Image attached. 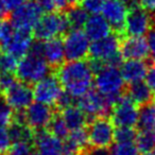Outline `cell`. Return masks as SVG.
<instances>
[{
  "mask_svg": "<svg viewBox=\"0 0 155 155\" xmlns=\"http://www.w3.org/2000/svg\"><path fill=\"white\" fill-rule=\"evenodd\" d=\"M62 86L73 98L82 97L93 85L94 72L88 61H67L53 71Z\"/></svg>",
  "mask_w": 155,
  "mask_h": 155,
  "instance_id": "6da1fadb",
  "label": "cell"
},
{
  "mask_svg": "<svg viewBox=\"0 0 155 155\" xmlns=\"http://www.w3.org/2000/svg\"><path fill=\"white\" fill-rule=\"evenodd\" d=\"M124 83L118 67L105 65L96 73L95 84L97 91L106 96L113 105H115L124 94Z\"/></svg>",
  "mask_w": 155,
  "mask_h": 155,
  "instance_id": "7a4b0ae2",
  "label": "cell"
},
{
  "mask_svg": "<svg viewBox=\"0 0 155 155\" xmlns=\"http://www.w3.org/2000/svg\"><path fill=\"white\" fill-rule=\"evenodd\" d=\"M69 29V22L63 12H48L34 27L33 36L37 41H46L55 37H64Z\"/></svg>",
  "mask_w": 155,
  "mask_h": 155,
  "instance_id": "3957f363",
  "label": "cell"
},
{
  "mask_svg": "<svg viewBox=\"0 0 155 155\" xmlns=\"http://www.w3.org/2000/svg\"><path fill=\"white\" fill-rule=\"evenodd\" d=\"M121 37L115 32L103 38L93 41L89 46V56L104 62L106 65L118 67L122 64V55L120 53Z\"/></svg>",
  "mask_w": 155,
  "mask_h": 155,
  "instance_id": "277c9868",
  "label": "cell"
},
{
  "mask_svg": "<svg viewBox=\"0 0 155 155\" xmlns=\"http://www.w3.org/2000/svg\"><path fill=\"white\" fill-rule=\"evenodd\" d=\"M50 66L41 54L30 52L20 58L16 69V77L19 81L32 85L50 73Z\"/></svg>",
  "mask_w": 155,
  "mask_h": 155,
  "instance_id": "5b68a950",
  "label": "cell"
},
{
  "mask_svg": "<svg viewBox=\"0 0 155 155\" xmlns=\"http://www.w3.org/2000/svg\"><path fill=\"white\" fill-rule=\"evenodd\" d=\"M124 36H143L154 27V16L142 9L138 0L127 3Z\"/></svg>",
  "mask_w": 155,
  "mask_h": 155,
  "instance_id": "8992f818",
  "label": "cell"
},
{
  "mask_svg": "<svg viewBox=\"0 0 155 155\" xmlns=\"http://www.w3.org/2000/svg\"><path fill=\"white\" fill-rule=\"evenodd\" d=\"M44 15V9L36 0L27 1L9 15V21L15 30L32 32Z\"/></svg>",
  "mask_w": 155,
  "mask_h": 155,
  "instance_id": "52a82bcc",
  "label": "cell"
},
{
  "mask_svg": "<svg viewBox=\"0 0 155 155\" xmlns=\"http://www.w3.org/2000/svg\"><path fill=\"white\" fill-rule=\"evenodd\" d=\"M78 106L88 116L89 119L100 116H110V113L114 107L106 96L94 89H89L85 95L79 98Z\"/></svg>",
  "mask_w": 155,
  "mask_h": 155,
  "instance_id": "ba28073f",
  "label": "cell"
},
{
  "mask_svg": "<svg viewBox=\"0 0 155 155\" xmlns=\"http://www.w3.org/2000/svg\"><path fill=\"white\" fill-rule=\"evenodd\" d=\"M87 133L91 147L108 148L114 141V124L108 117L100 116L91 119Z\"/></svg>",
  "mask_w": 155,
  "mask_h": 155,
  "instance_id": "9c48e42d",
  "label": "cell"
},
{
  "mask_svg": "<svg viewBox=\"0 0 155 155\" xmlns=\"http://www.w3.org/2000/svg\"><path fill=\"white\" fill-rule=\"evenodd\" d=\"M67 61L86 60L89 55V38L82 29H72L63 37Z\"/></svg>",
  "mask_w": 155,
  "mask_h": 155,
  "instance_id": "30bf717a",
  "label": "cell"
},
{
  "mask_svg": "<svg viewBox=\"0 0 155 155\" xmlns=\"http://www.w3.org/2000/svg\"><path fill=\"white\" fill-rule=\"evenodd\" d=\"M138 114L137 105L124 93L113 107L110 120L116 127H134L137 124Z\"/></svg>",
  "mask_w": 155,
  "mask_h": 155,
  "instance_id": "8fae6325",
  "label": "cell"
},
{
  "mask_svg": "<svg viewBox=\"0 0 155 155\" xmlns=\"http://www.w3.org/2000/svg\"><path fill=\"white\" fill-rule=\"evenodd\" d=\"M103 17L108 21L113 32L124 37V25L127 14V5L124 0H104Z\"/></svg>",
  "mask_w": 155,
  "mask_h": 155,
  "instance_id": "7c38bea8",
  "label": "cell"
},
{
  "mask_svg": "<svg viewBox=\"0 0 155 155\" xmlns=\"http://www.w3.org/2000/svg\"><path fill=\"white\" fill-rule=\"evenodd\" d=\"M62 91V84L54 72L36 82L33 87V94L36 101L50 106L55 105Z\"/></svg>",
  "mask_w": 155,
  "mask_h": 155,
  "instance_id": "4fadbf2b",
  "label": "cell"
},
{
  "mask_svg": "<svg viewBox=\"0 0 155 155\" xmlns=\"http://www.w3.org/2000/svg\"><path fill=\"white\" fill-rule=\"evenodd\" d=\"M3 96L14 110H26L32 103L34 98L33 88L31 85L19 80H17V82Z\"/></svg>",
  "mask_w": 155,
  "mask_h": 155,
  "instance_id": "5bb4252c",
  "label": "cell"
},
{
  "mask_svg": "<svg viewBox=\"0 0 155 155\" xmlns=\"http://www.w3.org/2000/svg\"><path fill=\"white\" fill-rule=\"evenodd\" d=\"M54 114L53 108L50 105L44 104L41 102H32L25 110L26 122L31 129L41 130L46 129Z\"/></svg>",
  "mask_w": 155,
  "mask_h": 155,
  "instance_id": "9a60e30c",
  "label": "cell"
},
{
  "mask_svg": "<svg viewBox=\"0 0 155 155\" xmlns=\"http://www.w3.org/2000/svg\"><path fill=\"white\" fill-rule=\"evenodd\" d=\"M33 44V33L14 29L13 34L1 47L5 52L12 54L14 58H22L29 53Z\"/></svg>",
  "mask_w": 155,
  "mask_h": 155,
  "instance_id": "2e32d148",
  "label": "cell"
},
{
  "mask_svg": "<svg viewBox=\"0 0 155 155\" xmlns=\"http://www.w3.org/2000/svg\"><path fill=\"white\" fill-rule=\"evenodd\" d=\"M120 53L124 60H146L149 56L147 39L142 36H124L120 41Z\"/></svg>",
  "mask_w": 155,
  "mask_h": 155,
  "instance_id": "e0dca14e",
  "label": "cell"
},
{
  "mask_svg": "<svg viewBox=\"0 0 155 155\" xmlns=\"http://www.w3.org/2000/svg\"><path fill=\"white\" fill-rule=\"evenodd\" d=\"M34 144L41 155H63L62 139L52 135L48 130H35Z\"/></svg>",
  "mask_w": 155,
  "mask_h": 155,
  "instance_id": "ac0fdd59",
  "label": "cell"
},
{
  "mask_svg": "<svg viewBox=\"0 0 155 155\" xmlns=\"http://www.w3.org/2000/svg\"><path fill=\"white\" fill-rule=\"evenodd\" d=\"M44 58L52 69V72L64 64L66 56L63 37H55L44 43Z\"/></svg>",
  "mask_w": 155,
  "mask_h": 155,
  "instance_id": "d6986e66",
  "label": "cell"
},
{
  "mask_svg": "<svg viewBox=\"0 0 155 155\" xmlns=\"http://www.w3.org/2000/svg\"><path fill=\"white\" fill-rule=\"evenodd\" d=\"M149 67L150 65L146 60H125L121 64L120 72L124 82L131 84L143 80L147 77Z\"/></svg>",
  "mask_w": 155,
  "mask_h": 155,
  "instance_id": "ffe728a7",
  "label": "cell"
},
{
  "mask_svg": "<svg viewBox=\"0 0 155 155\" xmlns=\"http://www.w3.org/2000/svg\"><path fill=\"white\" fill-rule=\"evenodd\" d=\"M124 93L137 106H143L155 101V93L147 82L138 81L125 86Z\"/></svg>",
  "mask_w": 155,
  "mask_h": 155,
  "instance_id": "44dd1931",
  "label": "cell"
},
{
  "mask_svg": "<svg viewBox=\"0 0 155 155\" xmlns=\"http://www.w3.org/2000/svg\"><path fill=\"white\" fill-rule=\"evenodd\" d=\"M84 28L87 37L91 41L103 38L113 32L112 27L107 20L103 16H100L99 14H96L88 18Z\"/></svg>",
  "mask_w": 155,
  "mask_h": 155,
  "instance_id": "7402d4cb",
  "label": "cell"
},
{
  "mask_svg": "<svg viewBox=\"0 0 155 155\" xmlns=\"http://www.w3.org/2000/svg\"><path fill=\"white\" fill-rule=\"evenodd\" d=\"M62 116L70 131L83 129L89 123V118L79 106L70 105L65 110H61Z\"/></svg>",
  "mask_w": 155,
  "mask_h": 155,
  "instance_id": "603a6c76",
  "label": "cell"
},
{
  "mask_svg": "<svg viewBox=\"0 0 155 155\" xmlns=\"http://www.w3.org/2000/svg\"><path fill=\"white\" fill-rule=\"evenodd\" d=\"M9 136L12 143L17 142H34V130L31 129L28 124H21V123L12 121L9 125Z\"/></svg>",
  "mask_w": 155,
  "mask_h": 155,
  "instance_id": "cb8c5ba5",
  "label": "cell"
},
{
  "mask_svg": "<svg viewBox=\"0 0 155 155\" xmlns=\"http://www.w3.org/2000/svg\"><path fill=\"white\" fill-rule=\"evenodd\" d=\"M140 131H155V104L154 102L140 106L137 124Z\"/></svg>",
  "mask_w": 155,
  "mask_h": 155,
  "instance_id": "d4e9b609",
  "label": "cell"
},
{
  "mask_svg": "<svg viewBox=\"0 0 155 155\" xmlns=\"http://www.w3.org/2000/svg\"><path fill=\"white\" fill-rule=\"evenodd\" d=\"M66 17L71 29H82L88 19V13L82 5H71L66 10Z\"/></svg>",
  "mask_w": 155,
  "mask_h": 155,
  "instance_id": "484cf974",
  "label": "cell"
},
{
  "mask_svg": "<svg viewBox=\"0 0 155 155\" xmlns=\"http://www.w3.org/2000/svg\"><path fill=\"white\" fill-rule=\"evenodd\" d=\"M48 131L54 135L55 137L60 138V139H65L68 137L69 131L66 122H65L64 118H63L62 114L60 113V110L54 112L53 116H52L51 120H50L49 124L47 127Z\"/></svg>",
  "mask_w": 155,
  "mask_h": 155,
  "instance_id": "4316f807",
  "label": "cell"
},
{
  "mask_svg": "<svg viewBox=\"0 0 155 155\" xmlns=\"http://www.w3.org/2000/svg\"><path fill=\"white\" fill-rule=\"evenodd\" d=\"M135 141L139 152L150 153L155 147V131H140Z\"/></svg>",
  "mask_w": 155,
  "mask_h": 155,
  "instance_id": "83f0119b",
  "label": "cell"
},
{
  "mask_svg": "<svg viewBox=\"0 0 155 155\" xmlns=\"http://www.w3.org/2000/svg\"><path fill=\"white\" fill-rule=\"evenodd\" d=\"M67 139L72 141L73 143H74L75 146L79 147L83 152H85V151L89 148L88 133H87V131L85 130V127L71 131V133H69Z\"/></svg>",
  "mask_w": 155,
  "mask_h": 155,
  "instance_id": "f1b7e54d",
  "label": "cell"
},
{
  "mask_svg": "<svg viewBox=\"0 0 155 155\" xmlns=\"http://www.w3.org/2000/svg\"><path fill=\"white\" fill-rule=\"evenodd\" d=\"M137 134L133 127H117L114 133V140L116 142H134Z\"/></svg>",
  "mask_w": 155,
  "mask_h": 155,
  "instance_id": "f546056e",
  "label": "cell"
},
{
  "mask_svg": "<svg viewBox=\"0 0 155 155\" xmlns=\"http://www.w3.org/2000/svg\"><path fill=\"white\" fill-rule=\"evenodd\" d=\"M14 118V110L7 102L5 96L0 95V127H8Z\"/></svg>",
  "mask_w": 155,
  "mask_h": 155,
  "instance_id": "4dcf8cb0",
  "label": "cell"
},
{
  "mask_svg": "<svg viewBox=\"0 0 155 155\" xmlns=\"http://www.w3.org/2000/svg\"><path fill=\"white\" fill-rule=\"evenodd\" d=\"M110 155H139L134 142H116L110 148Z\"/></svg>",
  "mask_w": 155,
  "mask_h": 155,
  "instance_id": "1f68e13d",
  "label": "cell"
},
{
  "mask_svg": "<svg viewBox=\"0 0 155 155\" xmlns=\"http://www.w3.org/2000/svg\"><path fill=\"white\" fill-rule=\"evenodd\" d=\"M18 66L17 58H14L12 54L8 52L0 53V71L1 72H11L14 73Z\"/></svg>",
  "mask_w": 155,
  "mask_h": 155,
  "instance_id": "d6a6232c",
  "label": "cell"
},
{
  "mask_svg": "<svg viewBox=\"0 0 155 155\" xmlns=\"http://www.w3.org/2000/svg\"><path fill=\"white\" fill-rule=\"evenodd\" d=\"M44 11L63 12L68 9V0H38Z\"/></svg>",
  "mask_w": 155,
  "mask_h": 155,
  "instance_id": "836d02e7",
  "label": "cell"
},
{
  "mask_svg": "<svg viewBox=\"0 0 155 155\" xmlns=\"http://www.w3.org/2000/svg\"><path fill=\"white\" fill-rule=\"evenodd\" d=\"M17 77L11 72H1L0 71V95H5L16 82Z\"/></svg>",
  "mask_w": 155,
  "mask_h": 155,
  "instance_id": "e575fe53",
  "label": "cell"
},
{
  "mask_svg": "<svg viewBox=\"0 0 155 155\" xmlns=\"http://www.w3.org/2000/svg\"><path fill=\"white\" fill-rule=\"evenodd\" d=\"M13 32L14 28L9 21V18H0V45L2 46L11 37Z\"/></svg>",
  "mask_w": 155,
  "mask_h": 155,
  "instance_id": "d590c367",
  "label": "cell"
},
{
  "mask_svg": "<svg viewBox=\"0 0 155 155\" xmlns=\"http://www.w3.org/2000/svg\"><path fill=\"white\" fill-rule=\"evenodd\" d=\"M104 5V0H83L81 2L82 8L87 12L91 13L93 15L99 14L100 12H102Z\"/></svg>",
  "mask_w": 155,
  "mask_h": 155,
  "instance_id": "8d00e7d4",
  "label": "cell"
},
{
  "mask_svg": "<svg viewBox=\"0 0 155 155\" xmlns=\"http://www.w3.org/2000/svg\"><path fill=\"white\" fill-rule=\"evenodd\" d=\"M32 150V143L30 142H17L11 146L9 155H28Z\"/></svg>",
  "mask_w": 155,
  "mask_h": 155,
  "instance_id": "74e56055",
  "label": "cell"
},
{
  "mask_svg": "<svg viewBox=\"0 0 155 155\" xmlns=\"http://www.w3.org/2000/svg\"><path fill=\"white\" fill-rule=\"evenodd\" d=\"M73 99L74 98L72 97V96L70 95V94H68L66 91H62V94L60 95V97H58V101H56L55 103V108L56 110H65V108H67L68 106L70 105H73Z\"/></svg>",
  "mask_w": 155,
  "mask_h": 155,
  "instance_id": "f35d334b",
  "label": "cell"
},
{
  "mask_svg": "<svg viewBox=\"0 0 155 155\" xmlns=\"http://www.w3.org/2000/svg\"><path fill=\"white\" fill-rule=\"evenodd\" d=\"M11 139L5 127H0V154H3L11 148Z\"/></svg>",
  "mask_w": 155,
  "mask_h": 155,
  "instance_id": "ab89813d",
  "label": "cell"
},
{
  "mask_svg": "<svg viewBox=\"0 0 155 155\" xmlns=\"http://www.w3.org/2000/svg\"><path fill=\"white\" fill-rule=\"evenodd\" d=\"M147 43L149 47V55L152 60V63H155V27H153L148 32Z\"/></svg>",
  "mask_w": 155,
  "mask_h": 155,
  "instance_id": "60d3db41",
  "label": "cell"
},
{
  "mask_svg": "<svg viewBox=\"0 0 155 155\" xmlns=\"http://www.w3.org/2000/svg\"><path fill=\"white\" fill-rule=\"evenodd\" d=\"M84 155H110V151L107 148L102 147H91L84 152Z\"/></svg>",
  "mask_w": 155,
  "mask_h": 155,
  "instance_id": "b9f144b4",
  "label": "cell"
},
{
  "mask_svg": "<svg viewBox=\"0 0 155 155\" xmlns=\"http://www.w3.org/2000/svg\"><path fill=\"white\" fill-rule=\"evenodd\" d=\"M147 83L149 86L152 88V91L155 93V63H152L149 67L148 73H147Z\"/></svg>",
  "mask_w": 155,
  "mask_h": 155,
  "instance_id": "7bdbcfd3",
  "label": "cell"
},
{
  "mask_svg": "<svg viewBox=\"0 0 155 155\" xmlns=\"http://www.w3.org/2000/svg\"><path fill=\"white\" fill-rule=\"evenodd\" d=\"M142 9L146 10L151 15L155 16V0H138Z\"/></svg>",
  "mask_w": 155,
  "mask_h": 155,
  "instance_id": "ee69618b",
  "label": "cell"
},
{
  "mask_svg": "<svg viewBox=\"0 0 155 155\" xmlns=\"http://www.w3.org/2000/svg\"><path fill=\"white\" fill-rule=\"evenodd\" d=\"M25 2H27V0H5V5H7L8 11L10 12L18 9Z\"/></svg>",
  "mask_w": 155,
  "mask_h": 155,
  "instance_id": "f6af8a7d",
  "label": "cell"
},
{
  "mask_svg": "<svg viewBox=\"0 0 155 155\" xmlns=\"http://www.w3.org/2000/svg\"><path fill=\"white\" fill-rule=\"evenodd\" d=\"M9 13L5 5V0H0V18H9Z\"/></svg>",
  "mask_w": 155,
  "mask_h": 155,
  "instance_id": "bcb514c9",
  "label": "cell"
},
{
  "mask_svg": "<svg viewBox=\"0 0 155 155\" xmlns=\"http://www.w3.org/2000/svg\"><path fill=\"white\" fill-rule=\"evenodd\" d=\"M82 1L83 0H68L69 7H71V5H80Z\"/></svg>",
  "mask_w": 155,
  "mask_h": 155,
  "instance_id": "7dc6e473",
  "label": "cell"
},
{
  "mask_svg": "<svg viewBox=\"0 0 155 155\" xmlns=\"http://www.w3.org/2000/svg\"><path fill=\"white\" fill-rule=\"evenodd\" d=\"M28 155H41V154H39V153L37 152V151H34V150H32V151H31L30 153H29Z\"/></svg>",
  "mask_w": 155,
  "mask_h": 155,
  "instance_id": "c3c4849f",
  "label": "cell"
},
{
  "mask_svg": "<svg viewBox=\"0 0 155 155\" xmlns=\"http://www.w3.org/2000/svg\"><path fill=\"white\" fill-rule=\"evenodd\" d=\"M142 155H155V154H152V153H142Z\"/></svg>",
  "mask_w": 155,
  "mask_h": 155,
  "instance_id": "681fc988",
  "label": "cell"
},
{
  "mask_svg": "<svg viewBox=\"0 0 155 155\" xmlns=\"http://www.w3.org/2000/svg\"><path fill=\"white\" fill-rule=\"evenodd\" d=\"M124 1H125V2H127V3H129V2H131L132 0H124Z\"/></svg>",
  "mask_w": 155,
  "mask_h": 155,
  "instance_id": "f907efd6",
  "label": "cell"
},
{
  "mask_svg": "<svg viewBox=\"0 0 155 155\" xmlns=\"http://www.w3.org/2000/svg\"><path fill=\"white\" fill-rule=\"evenodd\" d=\"M154 27H155V16H154Z\"/></svg>",
  "mask_w": 155,
  "mask_h": 155,
  "instance_id": "816d5d0a",
  "label": "cell"
},
{
  "mask_svg": "<svg viewBox=\"0 0 155 155\" xmlns=\"http://www.w3.org/2000/svg\"><path fill=\"white\" fill-rule=\"evenodd\" d=\"M153 151H154V154H155V147H154V150H153Z\"/></svg>",
  "mask_w": 155,
  "mask_h": 155,
  "instance_id": "f5cc1de1",
  "label": "cell"
},
{
  "mask_svg": "<svg viewBox=\"0 0 155 155\" xmlns=\"http://www.w3.org/2000/svg\"><path fill=\"white\" fill-rule=\"evenodd\" d=\"M82 155H84V153H83V154H82Z\"/></svg>",
  "mask_w": 155,
  "mask_h": 155,
  "instance_id": "db71d44e",
  "label": "cell"
},
{
  "mask_svg": "<svg viewBox=\"0 0 155 155\" xmlns=\"http://www.w3.org/2000/svg\"><path fill=\"white\" fill-rule=\"evenodd\" d=\"M154 104H155V101H154Z\"/></svg>",
  "mask_w": 155,
  "mask_h": 155,
  "instance_id": "11a10c76",
  "label": "cell"
},
{
  "mask_svg": "<svg viewBox=\"0 0 155 155\" xmlns=\"http://www.w3.org/2000/svg\"><path fill=\"white\" fill-rule=\"evenodd\" d=\"M36 1H38V0H36Z\"/></svg>",
  "mask_w": 155,
  "mask_h": 155,
  "instance_id": "9f6ffc18",
  "label": "cell"
},
{
  "mask_svg": "<svg viewBox=\"0 0 155 155\" xmlns=\"http://www.w3.org/2000/svg\"><path fill=\"white\" fill-rule=\"evenodd\" d=\"M0 155H2V154H0Z\"/></svg>",
  "mask_w": 155,
  "mask_h": 155,
  "instance_id": "6f0895ef",
  "label": "cell"
}]
</instances>
